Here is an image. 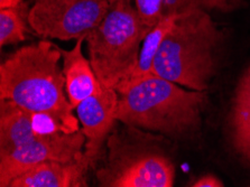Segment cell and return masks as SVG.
Wrapping results in <instances>:
<instances>
[{"instance_id":"obj_1","label":"cell","mask_w":250,"mask_h":187,"mask_svg":"<svg viewBox=\"0 0 250 187\" xmlns=\"http://www.w3.org/2000/svg\"><path fill=\"white\" fill-rule=\"evenodd\" d=\"M60 47L48 41L28 45L0 66V100H9L36 114L53 129L80 130L60 66Z\"/></svg>"},{"instance_id":"obj_2","label":"cell","mask_w":250,"mask_h":187,"mask_svg":"<svg viewBox=\"0 0 250 187\" xmlns=\"http://www.w3.org/2000/svg\"><path fill=\"white\" fill-rule=\"evenodd\" d=\"M117 93V121L175 138L198 130L207 100L204 91L184 90L155 74L128 83Z\"/></svg>"},{"instance_id":"obj_3","label":"cell","mask_w":250,"mask_h":187,"mask_svg":"<svg viewBox=\"0 0 250 187\" xmlns=\"http://www.w3.org/2000/svg\"><path fill=\"white\" fill-rule=\"evenodd\" d=\"M222 42V30L202 7L182 14L162 41L153 74L191 90L206 91L218 70Z\"/></svg>"},{"instance_id":"obj_4","label":"cell","mask_w":250,"mask_h":187,"mask_svg":"<svg viewBox=\"0 0 250 187\" xmlns=\"http://www.w3.org/2000/svg\"><path fill=\"white\" fill-rule=\"evenodd\" d=\"M118 122V121H117ZM123 124V122H121ZM107 160L97 170L102 187H172L175 166L163 137L134 125H116L105 141Z\"/></svg>"},{"instance_id":"obj_5","label":"cell","mask_w":250,"mask_h":187,"mask_svg":"<svg viewBox=\"0 0 250 187\" xmlns=\"http://www.w3.org/2000/svg\"><path fill=\"white\" fill-rule=\"evenodd\" d=\"M132 1L135 0H110L104 17L85 37L90 63L98 80L116 91L132 78L146 37Z\"/></svg>"},{"instance_id":"obj_6","label":"cell","mask_w":250,"mask_h":187,"mask_svg":"<svg viewBox=\"0 0 250 187\" xmlns=\"http://www.w3.org/2000/svg\"><path fill=\"white\" fill-rule=\"evenodd\" d=\"M110 0H34L28 21L36 35L61 41L79 40L104 17Z\"/></svg>"},{"instance_id":"obj_7","label":"cell","mask_w":250,"mask_h":187,"mask_svg":"<svg viewBox=\"0 0 250 187\" xmlns=\"http://www.w3.org/2000/svg\"><path fill=\"white\" fill-rule=\"evenodd\" d=\"M85 141L82 129L74 132L59 129L41 132L8 154L0 155V186L9 187L15 178L44 162H77L84 154Z\"/></svg>"},{"instance_id":"obj_8","label":"cell","mask_w":250,"mask_h":187,"mask_svg":"<svg viewBox=\"0 0 250 187\" xmlns=\"http://www.w3.org/2000/svg\"><path fill=\"white\" fill-rule=\"evenodd\" d=\"M118 93L101 84V89L78 105L77 117L85 135L84 155L92 167L102 155V148L117 124Z\"/></svg>"},{"instance_id":"obj_9","label":"cell","mask_w":250,"mask_h":187,"mask_svg":"<svg viewBox=\"0 0 250 187\" xmlns=\"http://www.w3.org/2000/svg\"><path fill=\"white\" fill-rule=\"evenodd\" d=\"M91 167L84 154L74 163L50 160L22 173L9 187H84L86 173Z\"/></svg>"},{"instance_id":"obj_10","label":"cell","mask_w":250,"mask_h":187,"mask_svg":"<svg viewBox=\"0 0 250 187\" xmlns=\"http://www.w3.org/2000/svg\"><path fill=\"white\" fill-rule=\"evenodd\" d=\"M41 118L9 100H0V155L35 138L41 132L51 130L42 127Z\"/></svg>"},{"instance_id":"obj_11","label":"cell","mask_w":250,"mask_h":187,"mask_svg":"<svg viewBox=\"0 0 250 187\" xmlns=\"http://www.w3.org/2000/svg\"><path fill=\"white\" fill-rule=\"evenodd\" d=\"M83 42H85V37L79 38L70 51L60 48L66 94L73 109H77L83 100L101 89V83L94 73L90 60L85 59L82 53Z\"/></svg>"},{"instance_id":"obj_12","label":"cell","mask_w":250,"mask_h":187,"mask_svg":"<svg viewBox=\"0 0 250 187\" xmlns=\"http://www.w3.org/2000/svg\"><path fill=\"white\" fill-rule=\"evenodd\" d=\"M229 125L233 148L245 162L250 164V66L237 86Z\"/></svg>"},{"instance_id":"obj_13","label":"cell","mask_w":250,"mask_h":187,"mask_svg":"<svg viewBox=\"0 0 250 187\" xmlns=\"http://www.w3.org/2000/svg\"><path fill=\"white\" fill-rule=\"evenodd\" d=\"M146 36L163 19L180 16L201 6L200 0H135Z\"/></svg>"},{"instance_id":"obj_14","label":"cell","mask_w":250,"mask_h":187,"mask_svg":"<svg viewBox=\"0 0 250 187\" xmlns=\"http://www.w3.org/2000/svg\"><path fill=\"white\" fill-rule=\"evenodd\" d=\"M177 17L179 16H172V17L163 19V21L158 22V24L155 26V27L151 29L148 34H147V36L143 42L142 48H140L138 65L136 67L134 74H132V78L128 83L136 81V80L146 78V76L153 74L154 61H155V57L157 55L158 48H160L162 41L164 40L166 34H167L169 32V29L172 28V26L174 22H175Z\"/></svg>"},{"instance_id":"obj_15","label":"cell","mask_w":250,"mask_h":187,"mask_svg":"<svg viewBox=\"0 0 250 187\" xmlns=\"http://www.w3.org/2000/svg\"><path fill=\"white\" fill-rule=\"evenodd\" d=\"M27 3H24L17 8L0 9V45L18 44L26 40V33H28V15Z\"/></svg>"},{"instance_id":"obj_16","label":"cell","mask_w":250,"mask_h":187,"mask_svg":"<svg viewBox=\"0 0 250 187\" xmlns=\"http://www.w3.org/2000/svg\"><path fill=\"white\" fill-rule=\"evenodd\" d=\"M202 8L207 11L217 10L221 13H230L245 3V0H200Z\"/></svg>"},{"instance_id":"obj_17","label":"cell","mask_w":250,"mask_h":187,"mask_svg":"<svg viewBox=\"0 0 250 187\" xmlns=\"http://www.w3.org/2000/svg\"><path fill=\"white\" fill-rule=\"evenodd\" d=\"M193 187H222L223 185L222 181H220L217 176L212 174H207L201 176L192 183Z\"/></svg>"},{"instance_id":"obj_18","label":"cell","mask_w":250,"mask_h":187,"mask_svg":"<svg viewBox=\"0 0 250 187\" xmlns=\"http://www.w3.org/2000/svg\"><path fill=\"white\" fill-rule=\"evenodd\" d=\"M24 3L25 0H0V9L17 8Z\"/></svg>"}]
</instances>
